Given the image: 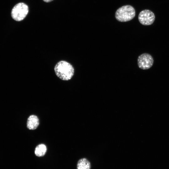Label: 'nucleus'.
<instances>
[{
	"instance_id": "1",
	"label": "nucleus",
	"mask_w": 169,
	"mask_h": 169,
	"mask_svg": "<svg viewBox=\"0 0 169 169\" xmlns=\"http://www.w3.org/2000/svg\"><path fill=\"white\" fill-rule=\"evenodd\" d=\"M54 71L58 78L65 81L71 79L74 72V69L72 65L64 60L58 62L54 66Z\"/></svg>"
},
{
	"instance_id": "2",
	"label": "nucleus",
	"mask_w": 169,
	"mask_h": 169,
	"mask_svg": "<svg viewBox=\"0 0 169 169\" xmlns=\"http://www.w3.org/2000/svg\"><path fill=\"white\" fill-rule=\"evenodd\" d=\"M134 8L130 5H125L119 8L115 13V18L119 21L126 22L133 19L135 16Z\"/></svg>"
},
{
	"instance_id": "3",
	"label": "nucleus",
	"mask_w": 169,
	"mask_h": 169,
	"mask_svg": "<svg viewBox=\"0 0 169 169\" xmlns=\"http://www.w3.org/2000/svg\"><path fill=\"white\" fill-rule=\"evenodd\" d=\"M28 6L23 3H19L13 8L11 16L14 20L20 21L23 20L28 12Z\"/></svg>"
},
{
	"instance_id": "4",
	"label": "nucleus",
	"mask_w": 169,
	"mask_h": 169,
	"mask_svg": "<svg viewBox=\"0 0 169 169\" xmlns=\"http://www.w3.org/2000/svg\"><path fill=\"white\" fill-rule=\"evenodd\" d=\"M155 18L154 13L149 10L146 9L141 11L139 14L138 19L140 23L144 25L152 24Z\"/></svg>"
},
{
	"instance_id": "5",
	"label": "nucleus",
	"mask_w": 169,
	"mask_h": 169,
	"mask_svg": "<svg viewBox=\"0 0 169 169\" xmlns=\"http://www.w3.org/2000/svg\"><path fill=\"white\" fill-rule=\"evenodd\" d=\"M154 62L152 56L148 53H143L139 55L137 59L139 67L142 69H149L152 66Z\"/></svg>"
},
{
	"instance_id": "6",
	"label": "nucleus",
	"mask_w": 169,
	"mask_h": 169,
	"mask_svg": "<svg viewBox=\"0 0 169 169\" xmlns=\"http://www.w3.org/2000/svg\"><path fill=\"white\" fill-rule=\"evenodd\" d=\"M39 124V120L38 117L35 115H30L28 119L27 126L30 130L36 129Z\"/></svg>"
},
{
	"instance_id": "7",
	"label": "nucleus",
	"mask_w": 169,
	"mask_h": 169,
	"mask_svg": "<svg viewBox=\"0 0 169 169\" xmlns=\"http://www.w3.org/2000/svg\"><path fill=\"white\" fill-rule=\"evenodd\" d=\"M91 167L90 162L86 158L80 159L77 162V169H90Z\"/></svg>"
},
{
	"instance_id": "8",
	"label": "nucleus",
	"mask_w": 169,
	"mask_h": 169,
	"mask_svg": "<svg viewBox=\"0 0 169 169\" xmlns=\"http://www.w3.org/2000/svg\"><path fill=\"white\" fill-rule=\"evenodd\" d=\"M47 151V147L43 144L38 145L35 148L34 153L36 156L42 157L44 156Z\"/></svg>"
},
{
	"instance_id": "9",
	"label": "nucleus",
	"mask_w": 169,
	"mask_h": 169,
	"mask_svg": "<svg viewBox=\"0 0 169 169\" xmlns=\"http://www.w3.org/2000/svg\"><path fill=\"white\" fill-rule=\"evenodd\" d=\"M53 0H43V1L45 2L48 3L50 2Z\"/></svg>"
}]
</instances>
